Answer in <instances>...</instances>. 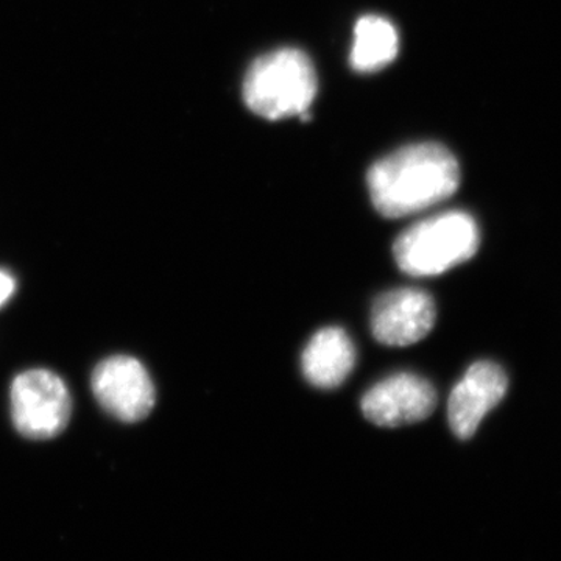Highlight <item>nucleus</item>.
<instances>
[{
    "instance_id": "nucleus-7",
    "label": "nucleus",
    "mask_w": 561,
    "mask_h": 561,
    "mask_svg": "<svg viewBox=\"0 0 561 561\" xmlns=\"http://www.w3.org/2000/svg\"><path fill=\"white\" fill-rule=\"evenodd\" d=\"M434 298L420 289L386 291L371 309L373 337L386 346H411L427 337L435 327Z\"/></svg>"
},
{
    "instance_id": "nucleus-1",
    "label": "nucleus",
    "mask_w": 561,
    "mask_h": 561,
    "mask_svg": "<svg viewBox=\"0 0 561 561\" xmlns=\"http://www.w3.org/2000/svg\"><path fill=\"white\" fill-rule=\"evenodd\" d=\"M367 186L382 217L401 219L453 197L460 186L459 161L442 144H411L376 161Z\"/></svg>"
},
{
    "instance_id": "nucleus-8",
    "label": "nucleus",
    "mask_w": 561,
    "mask_h": 561,
    "mask_svg": "<svg viewBox=\"0 0 561 561\" xmlns=\"http://www.w3.org/2000/svg\"><path fill=\"white\" fill-rule=\"evenodd\" d=\"M507 389L508 378L500 365L490 360L472 364L449 394L448 421L456 437L471 438Z\"/></svg>"
},
{
    "instance_id": "nucleus-10",
    "label": "nucleus",
    "mask_w": 561,
    "mask_h": 561,
    "mask_svg": "<svg viewBox=\"0 0 561 561\" xmlns=\"http://www.w3.org/2000/svg\"><path fill=\"white\" fill-rule=\"evenodd\" d=\"M400 51V35L389 20L367 14L356 22L351 49V68L360 73L378 72L389 66Z\"/></svg>"
},
{
    "instance_id": "nucleus-5",
    "label": "nucleus",
    "mask_w": 561,
    "mask_h": 561,
    "mask_svg": "<svg viewBox=\"0 0 561 561\" xmlns=\"http://www.w3.org/2000/svg\"><path fill=\"white\" fill-rule=\"evenodd\" d=\"M91 383L99 404L124 423H138L153 411L157 391L138 359L113 356L102 360L92 373Z\"/></svg>"
},
{
    "instance_id": "nucleus-6",
    "label": "nucleus",
    "mask_w": 561,
    "mask_h": 561,
    "mask_svg": "<svg viewBox=\"0 0 561 561\" xmlns=\"http://www.w3.org/2000/svg\"><path fill=\"white\" fill-rule=\"evenodd\" d=\"M437 405V391L413 373H397L375 383L360 401L365 419L376 426L400 427L430 419Z\"/></svg>"
},
{
    "instance_id": "nucleus-9",
    "label": "nucleus",
    "mask_w": 561,
    "mask_h": 561,
    "mask_svg": "<svg viewBox=\"0 0 561 561\" xmlns=\"http://www.w3.org/2000/svg\"><path fill=\"white\" fill-rule=\"evenodd\" d=\"M356 365V346L341 328H324L312 335L301 356L305 378L317 389H337Z\"/></svg>"
},
{
    "instance_id": "nucleus-3",
    "label": "nucleus",
    "mask_w": 561,
    "mask_h": 561,
    "mask_svg": "<svg viewBox=\"0 0 561 561\" xmlns=\"http://www.w3.org/2000/svg\"><path fill=\"white\" fill-rule=\"evenodd\" d=\"M478 224L463 210L438 214L398 236L393 256L411 276H435L470 261L478 253Z\"/></svg>"
},
{
    "instance_id": "nucleus-2",
    "label": "nucleus",
    "mask_w": 561,
    "mask_h": 561,
    "mask_svg": "<svg viewBox=\"0 0 561 561\" xmlns=\"http://www.w3.org/2000/svg\"><path fill=\"white\" fill-rule=\"evenodd\" d=\"M317 91L319 79L311 58L291 47L257 58L247 70L242 84L245 105L267 121L309 113Z\"/></svg>"
},
{
    "instance_id": "nucleus-4",
    "label": "nucleus",
    "mask_w": 561,
    "mask_h": 561,
    "mask_svg": "<svg viewBox=\"0 0 561 561\" xmlns=\"http://www.w3.org/2000/svg\"><path fill=\"white\" fill-rule=\"evenodd\" d=\"M72 398L60 376L49 370L21 373L11 386L14 426L32 440H49L68 427Z\"/></svg>"
},
{
    "instance_id": "nucleus-11",
    "label": "nucleus",
    "mask_w": 561,
    "mask_h": 561,
    "mask_svg": "<svg viewBox=\"0 0 561 561\" xmlns=\"http://www.w3.org/2000/svg\"><path fill=\"white\" fill-rule=\"evenodd\" d=\"M14 279L11 278L9 273L0 272V306L5 305L9 301L11 295L14 291Z\"/></svg>"
}]
</instances>
